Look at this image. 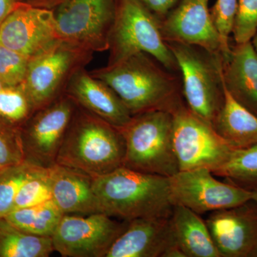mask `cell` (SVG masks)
Returning a JSON list of instances; mask_svg holds the SVG:
<instances>
[{
  "mask_svg": "<svg viewBox=\"0 0 257 257\" xmlns=\"http://www.w3.org/2000/svg\"><path fill=\"white\" fill-rule=\"evenodd\" d=\"M97 78L116 93L133 116L153 110L171 111L184 100L178 74L148 54H137L109 64Z\"/></svg>",
  "mask_w": 257,
  "mask_h": 257,
  "instance_id": "cell-1",
  "label": "cell"
},
{
  "mask_svg": "<svg viewBox=\"0 0 257 257\" xmlns=\"http://www.w3.org/2000/svg\"><path fill=\"white\" fill-rule=\"evenodd\" d=\"M93 188L102 212L131 221L172 215L170 178L120 167L93 178Z\"/></svg>",
  "mask_w": 257,
  "mask_h": 257,
  "instance_id": "cell-2",
  "label": "cell"
},
{
  "mask_svg": "<svg viewBox=\"0 0 257 257\" xmlns=\"http://www.w3.org/2000/svg\"><path fill=\"white\" fill-rule=\"evenodd\" d=\"M124 156L121 130L92 113H82L72 116L56 164L96 178L122 167Z\"/></svg>",
  "mask_w": 257,
  "mask_h": 257,
  "instance_id": "cell-3",
  "label": "cell"
},
{
  "mask_svg": "<svg viewBox=\"0 0 257 257\" xmlns=\"http://www.w3.org/2000/svg\"><path fill=\"white\" fill-rule=\"evenodd\" d=\"M120 130L125 141L124 167L166 177L179 172L170 111L153 110L134 115Z\"/></svg>",
  "mask_w": 257,
  "mask_h": 257,
  "instance_id": "cell-4",
  "label": "cell"
},
{
  "mask_svg": "<svg viewBox=\"0 0 257 257\" xmlns=\"http://www.w3.org/2000/svg\"><path fill=\"white\" fill-rule=\"evenodd\" d=\"M109 47L110 64L146 53L170 72L179 73L175 56L161 33L160 18L141 0H116Z\"/></svg>",
  "mask_w": 257,
  "mask_h": 257,
  "instance_id": "cell-5",
  "label": "cell"
},
{
  "mask_svg": "<svg viewBox=\"0 0 257 257\" xmlns=\"http://www.w3.org/2000/svg\"><path fill=\"white\" fill-rule=\"evenodd\" d=\"M167 43L178 64L186 105L213 126L224 101L222 57L193 45Z\"/></svg>",
  "mask_w": 257,
  "mask_h": 257,
  "instance_id": "cell-6",
  "label": "cell"
},
{
  "mask_svg": "<svg viewBox=\"0 0 257 257\" xmlns=\"http://www.w3.org/2000/svg\"><path fill=\"white\" fill-rule=\"evenodd\" d=\"M170 112L179 171L206 168L214 173L229 160L234 149L211 125L194 114L184 100Z\"/></svg>",
  "mask_w": 257,
  "mask_h": 257,
  "instance_id": "cell-7",
  "label": "cell"
},
{
  "mask_svg": "<svg viewBox=\"0 0 257 257\" xmlns=\"http://www.w3.org/2000/svg\"><path fill=\"white\" fill-rule=\"evenodd\" d=\"M169 178L172 204L199 214L236 207L253 199L254 194L231 182L218 180L206 168L179 171Z\"/></svg>",
  "mask_w": 257,
  "mask_h": 257,
  "instance_id": "cell-8",
  "label": "cell"
},
{
  "mask_svg": "<svg viewBox=\"0 0 257 257\" xmlns=\"http://www.w3.org/2000/svg\"><path fill=\"white\" fill-rule=\"evenodd\" d=\"M127 224L104 213L64 214L52 236L54 250L64 257H106Z\"/></svg>",
  "mask_w": 257,
  "mask_h": 257,
  "instance_id": "cell-9",
  "label": "cell"
},
{
  "mask_svg": "<svg viewBox=\"0 0 257 257\" xmlns=\"http://www.w3.org/2000/svg\"><path fill=\"white\" fill-rule=\"evenodd\" d=\"M116 0H66L55 15L57 37L66 42L109 47Z\"/></svg>",
  "mask_w": 257,
  "mask_h": 257,
  "instance_id": "cell-10",
  "label": "cell"
},
{
  "mask_svg": "<svg viewBox=\"0 0 257 257\" xmlns=\"http://www.w3.org/2000/svg\"><path fill=\"white\" fill-rule=\"evenodd\" d=\"M209 0H179L163 18L160 31L167 42L200 47L222 57V42L211 18Z\"/></svg>",
  "mask_w": 257,
  "mask_h": 257,
  "instance_id": "cell-11",
  "label": "cell"
},
{
  "mask_svg": "<svg viewBox=\"0 0 257 257\" xmlns=\"http://www.w3.org/2000/svg\"><path fill=\"white\" fill-rule=\"evenodd\" d=\"M73 114L72 102L62 99L42 109L20 130L25 162L44 168L55 165Z\"/></svg>",
  "mask_w": 257,
  "mask_h": 257,
  "instance_id": "cell-12",
  "label": "cell"
},
{
  "mask_svg": "<svg viewBox=\"0 0 257 257\" xmlns=\"http://www.w3.org/2000/svg\"><path fill=\"white\" fill-rule=\"evenodd\" d=\"M221 257H257V202L213 211L206 220Z\"/></svg>",
  "mask_w": 257,
  "mask_h": 257,
  "instance_id": "cell-13",
  "label": "cell"
},
{
  "mask_svg": "<svg viewBox=\"0 0 257 257\" xmlns=\"http://www.w3.org/2000/svg\"><path fill=\"white\" fill-rule=\"evenodd\" d=\"M55 15L28 5L16 8L0 25V44L30 59L57 41Z\"/></svg>",
  "mask_w": 257,
  "mask_h": 257,
  "instance_id": "cell-14",
  "label": "cell"
},
{
  "mask_svg": "<svg viewBox=\"0 0 257 257\" xmlns=\"http://www.w3.org/2000/svg\"><path fill=\"white\" fill-rule=\"evenodd\" d=\"M177 245L171 216L138 218L128 221L106 257H165Z\"/></svg>",
  "mask_w": 257,
  "mask_h": 257,
  "instance_id": "cell-15",
  "label": "cell"
},
{
  "mask_svg": "<svg viewBox=\"0 0 257 257\" xmlns=\"http://www.w3.org/2000/svg\"><path fill=\"white\" fill-rule=\"evenodd\" d=\"M73 59L68 45L58 41L30 59L23 90L32 108L42 109L50 102Z\"/></svg>",
  "mask_w": 257,
  "mask_h": 257,
  "instance_id": "cell-16",
  "label": "cell"
},
{
  "mask_svg": "<svg viewBox=\"0 0 257 257\" xmlns=\"http://www.w3.org/2000/svg\"><path fill=\"white\" fill-rule=\"evenodd\" d=\"M52 200L64 214L103 213L93 188V177L55 164L50 167Z\"/></svg>",
  "mask_w": 257,
  "mask_h": 257,
  "instance_id": "cell-17",
  "label": "cell"
},
{
  "mask_svg": "<svg viewBox=\"0 0 257 257\" xmlns=\"http://www.w3.org/2000/svg\"><path fill=\"white\" fill-rule=\"evenodd\" d=\"M221 77L230 95L257 116V54L251 41L231 45Z\"/></svg>",
  "mask_w": 257,
  "mask_h": 257,
  "instance_id": "cell-18",
  "label": "cell"
},
{
  "mask_svg": "<svg viewBox=\"0 0 257 257\" xmlns=\"http://www.w3.org/2000/svg\"><path fill=\"white\" fill-rule=\"evenodd\" d=\"M71 93L83 107L115 127H124L133 117L109 86L87 74L80 73L76 77Z\"/></svg>",
  "mask_w": 257,
  "mask_h": 257,
  "instance_id": "cell-19",
  "label": "cell"
},
{
  "mask_svg": "<svg viewBox=\"0 0 257 257\" xmlns=\"http://www.w3.org/2000/svg\"><path fill=\"white\" fill-rule=\"evenodd\" d=\"M171 221L176 241L186 257H221L200 214L183 206L174 205Z\"/></svg>",
  "mask_w": 257,
  "mask_h": 257,
  "instance_id": "cell-20",
  "label": "cell"
},
{
  "mask_svg": "<svg viewBox=\"0 0 257 257\" xmlns=\"http://www.w3.org/2000/svg\"><path fill=\"white\" fill-rule=\"evenodd\" d=\"M224 104L213 128L234 150L256 146V115L235 100L224 86Z\"/></svg>",
  "mask_w": 257,
  "mask_h": 257,
  "instance_id": "cell-21",
  "label": "cell"
},
{
  "mask_svg": "<svg viewBox=\"0 0 257 257\" xmlns=\"http://www.w3.org/2000/svg\"><path fill=\"white\" fill-rule=\"evenodd\" d=\"M53 251L52 237L28 234L0 219V257H47Z\"/></svg>",
  "mask_w": 257,
  "mask_h": 257,
  "instance_id": "cell-22",
  "label": "cell"
},
{
  "mask_svg": "<svg viewBox=\"0 0 257 257\" xmlns=\"http://www.w3.org/2000/svg\"><path fill=\"white\" fill-rule=\"evenodd\" d=\"M63 216L55 203L50 200L33 207L13 209L5 218L28 234L52 237Z\"/></svg>",
  "mask_w": 257,
  "mask_h": 257,
  "instance_id": "cell-23",
  "label": "cell"
},
{
  "mask_svg": "<svg viewBox=\"0 0 257 257\" xmlns=\"http://www.w3.org/2000/svg\"><path fill=\"white\" fill-rule=\"evenodd\" d=\"M213 174L242 188L257 192V145L234 150L226 163Z\"/></svg>",
  "mask_w": 257,
  "mask_h": 257,
  "instance_id": "cell-24",
  "label": "cell"
},
{
  "mask_svg": "<svg viewBox=\"0 0 257 257\" xmlns=\"http://www.w3.org/2000/svg\"><path fill=\"white\" fill-rule=\"evenodd\" d=\"M44 167L24 162L0 172V219L13 211L17 194L23 184Z\"/></svg>",
  "mask_w": 257,
  "mask_h": 257,
  "instance_id": "cell-25",
  "label": "cell"
},
{
  "mask_svg": "<svg viewBox=\"0 0 257 257\" xmlns=\"http://www.w3.org/2000/svg\"><path fill=\"white\" fill-rule=\"evenodd\" d=\"M52 199L50 168H42L22 186L15 198L13 209L33 207Z\"/></svg>",
  "mask_w": 257,
  "mask_h": 257,
  "instance_id": "cell-26",
  "label": "cell"
},
{
  "mask_svg": "<svg viewBox=\"0 0 257 257\" xmlns=\"http://www.w3.org/2000/svg\"><path fill=\"white\" fill-rule=\"evenodd\" d=\"M0 117V167L20 165L25 162L20 130Z\"/></svg>",
  "mask_w": 257,
  "mask_h": 257,
  "instance_id": "cell-27",
  "label": "cell"
},
{
  "mask_svg": "<svg viewBox=\"0 0 257 257\" xmlns=\"http://www.w3.org/2000/svg\"><path fill=\"white\" fill-rule=\"evenodd\" d=\"M30 59L0 44V81L5 87H18L25 82Z\"/></svg>",
  "mask_w": 257,
  "mask_h": 257,
  "instance_id": "cell-28",
  "label": "cell"
},
{
  "mask_svg": "<svg viewBox=\"0 0 257 257\" xmlns=\"http://www.w3.org/2000/svg\"><path fill=\"white\" fill-rule=\"evenodd\" d=\"M237 6L238 0H216L215 4L210 9L213 23L222 42L223 60L226 58L231 52L230 37L232 34Z\"/></svg>",
  "mask_w": 257,
  "mask_h": 257,
  "instance_id": "cell-29",
  "label": "cell"
},
{
  "mask_svg": "<svg viewBox=\"0 0 257 257\" xmlns=\"http://www.w3.org/2000/svg\"><path fill=\"white\" fill-rule=\"evenodd\" d=\"M5 87L0 90V117L12 124L26 119L32 106L23 89Z\"/></svg>",
  "mask_w": 257,
  "mask_h": 257,
  "instance_id": "cell-30",
  "label": "cell"
},
{
  "mask_svg": "<svg viewBox=\"0 0 257 257\" xmlns=\"http://www.w3.org/2000/svg\"><path fill=\"white\" fill-rule=\"evenodd\" d=\"M257 33V0H238L232 35L236 44L251 41Z\"/></svg>",
  "mask_w": 257,
  "mask_h": 257,
  "instance_id": "cell-31",
  "label": "cell"
},
{
  "mask_svg": "<svg viewBox=\"0 0 257 257\" xmlns=\"http://www.w3.org/2000/svg\"><path fill=\"white\" fill-rule=\"evenodd\" d=\"M143 4L159 18H163L179 0H141Z\"/></svg>",
  "mask_w": 257,
  "mask_h": 257,
  "instance_id": "cell-32",
  "label": "cell"
},
{
  "mask_svg": "<svg viewBox=\"0 0 257 257\" xmlns=\"http://www.w3.org/2000/svg\"><path fill=\"white\" fill-rule=\"evenodd\" d=\"M18 5L17 0H0V25Z\"/></svg>",
  "mask_w": 257,
  "mask_h": 257,
  "instance_id": "cell-33",
  "label": "cell"
},
{
  "mask_svg": "<svg viewBox=\"0 0 257 257\" xmlns=\"http://www.w3.org/2000/svg\"><path fill=\"white\" fill-rule=\"evenodd\" d=\"M251 42H252V45L257 54V33L253 36L252 40H251Z\"/></svg>",
  "mask_w": 257,
  "mask_h": 257,
  "instance_id": "cell-34",
  "label": "cell"
},
{
  "mask_svg": "<svg viewBox=\"0 0 257 257\" xmlns=\"http://www.w3.org/2000/svg\"><path fill=\"white\" fill-rule=\"evenodd\" d=\"M253 200L256 201V202H257V192H254V194H253Z\"/></svg>",
  "mask_w": 257,
  "mask_h": 257,
  "instance_id": "cell-35",
  "label": "cell"
},
{
  "mask_svg": "<svg viewBox=\"0 0 257 257\" xmlns=\"http://www.w3.org/2000/svg\"><path fill=\"white\" fill-rule=\"evenodd\" d=\"M4 87H5V86L4 85V84H3V83L1 81H0V90H1V89Z\"/></svg>",
  "mask_w": 257,
  "mask_h": 257,
  "instance_id": "cell-36",
  "label": "cell"
},
{
  "mask_svg": "<svg viewBox=\"0 0 257 257\" xmlns=\"http://www.w3.org/2000/svg\"><path fill=\"white\" fill-rule=\"evenodd\" d=\"M2 170H3V168H1V167H0V172H1Z\"/></svg>",
  "mask_w": 257,
  "mask_h": 257,
  "instance_id": "cell-37",
  "label": "cell"
}]
</instances>
